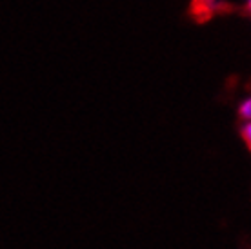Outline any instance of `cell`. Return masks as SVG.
<instances>
[{"label":"cell","instance_id":"cell-1","mask_svg":"<svg viewBox=\"0 0 251 249\" xmlns=\"http://www.w3.org/2000/svg\"><path fill=\"white\" fill-rule=\"evenodd\" d=\"M239 117L242 120H251V97H248V99H244L242 102H240L239 106Z\"/></svg>","mask_w":251,"mask_h":249},{"label":"cell","instance_id":"cell-2","mask_svg":"<svg viewBox=\"0 0 251 249\" xmlns=\"http://www.w3.org/2000/svg\"><path fill=\"white\" fill-rule=\"evenodd\" d=\"M240 133H242V138H244L248 149L251 151V120H246L244 124H242V129H240Z\"/></svg>","mask_w":251,"mask_h":249},{"label":"cell","instance_id":"cell-3","mask_svg":"<svg viewBox=\"0 0 251 249\" xmlns=\"http://www.w3.org/2000/svg\"><path fill=\"white\" fill-rule=\"evenodd\" d=\"M199 2L204 4L207 9H215V7H219V4H220V0H199Z\"/></svg>","mask_w":251,"mask_h":249},{"label":"cell","instance_id":"cell-4","mask_svg":"<svg viewBox=\"0 0 251 249\" xmlns=\"http://www.w3.org/2000/svg\"><path fill=\"white\" fill-rule=\"evenodd\" d=\"M248 6H250V11H251V0H248Z\"/></svg>","mask_w":251,"mask_h":249}]
</instances>
